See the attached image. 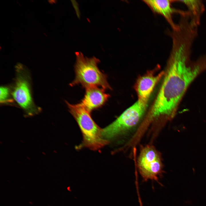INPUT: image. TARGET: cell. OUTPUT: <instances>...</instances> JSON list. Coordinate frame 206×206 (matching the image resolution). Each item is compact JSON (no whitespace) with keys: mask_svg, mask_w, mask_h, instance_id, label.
I'll return each instance as SVG.
<instances>
[{"mask_svg":"<svg viewBox=\"0 0 206 206\" xmlns=\"http://www.w3.org/2000/svg\"><path fill=\"white\" fill-rule=\"evenodd\" d=\"M191 53L182 46L171 49L163 83L148 116L150 120L172 119L189 85L206 70L201 60L191 61Z\"/></svg>","mask_w":206,"mask_h":206,"instance_id":"cell-1","label":"cell"},{"mask_svg":"<svg viewBox=\"0 0 206 206\" xmlns=\"http://www.w3.org/2000/svg\"><path fill=\"white\" fill-rule=\"evenodd\" d=\"M76 60L74 66L75 77L70 84L71 86L80 84L85 88L100 86L105 89H111L107 76L99 69V59L94 56L85 57L80 52L75 53Z\"/></svg>","mask_w":206,"mask_h":206,"instance_id":"cell-2","label":"cell"},{"mask_svg":"<svg viewBox=\"0 0 206 206\" xmlns=\"http://www.w3.org/2000/svg\"><path fill=\"white\" fill-rule=\"evenodd\" d=\"M69 111L74 118L82 131L84 145L93 150L102 148L108 143L102 134V129L92 119L90 112L80 103L73 104L66 101Z\"/></svg>","mask_w":206,"mask_h":206,"instance_id":"cell-3","label":"cell"},{"mask_svg":"<svg viewBox=\"0 0 206 206\" xmlns=\"http://www.w3.org/2000/svg\"><path fill=\"white\" fill-rule=\"evenodd\" d=\"M15 77L11 88L14 101L22 108L27 116L38 114L41 108L35 104L33 100L31 80L29 72L21 64L15 66Z\"/></svg>","mask_w":206,"mask_h":206,"instance_id":"cell-4","label":"cell"},{"mask_svg":"<svg viewBox=\"0 0 206 206\" xmlns=\"http://www.w3.org/2000/svg\"><path fill=\"white\" fill-rule=\"evenodd\" d=\"M148 100L138 99L114 121L102 129L103 138L107 141L114 138L136 126L145 112Z\"/></svg>","mask_w":206,"mask_h":206,"instance_id":"cell-5","label":"cell"},{"mask_svg":"<svg viewBox=\"0 0 206 206\" xmlns=\"http://www.w3.org/2000/svg\"><path fill=\"white\" fill-rule=\"evenodd\" d=\"M137 163L139 172L144 181H158L163 172V165L160 154L153 146L148 145L142 149Z\"/></svg>","mask_w":206,"mask_h":206,"instance_id":"cell-6","label":"cell"},{"mask_svg":"<svg viewBox=\"0 0 206 206\" xmlns=\"http://www.w3.org/2000/svg\"><path fill=\"white\" fill-rule=\"evenodd\" d=\"M145 3L154 12L160 14L165 19L172 29L176 31L179 28L178 24H176L173 19L174 13H177L180 16L189 14L188 11L173 8L172 3L175 1L169 0H144Z\"/></svg>","mask_w":206,"mask_h":206,"instance_id":"cell-7","label":"cell"},{"mask_svg":"<svg viewBox=\"0 0 206 206\" xmlns=\"http://www.w3.org/2000/svg\"><path fill=\"white\" fill-rule=\"evenodd\" d=\"M165 72L158 74L154 71H149L140 77L135 86L138 99H149L156 85L164 76Z\"/></svg>","mask_w":206,"mask_h":206,"instance_id":"cell-8","label":"cell"},{"mask_svg":"<svg viewBox=\"0 0 206 206\" xmlns=\"http://www.w3.org/2000/svg\"><path fill=\"white\" fill-rule=\"evenodd\" d=\"M84 97L80 103L90 112L100 108L107 101L110 95L105 93L104 89L97 87L86 88Z\"/></svg>","mask_w":206,"mask_h":206,"instance_id":"cell-9","label":"cell"},{"mask_svg":"<svg viewBox=\"0 0 206 206\" xmlns=\"http://www.w3.org/2000/svg\"><path fill=\"white\" fill-rule=\"evenodd\" d=\"M176 1L182 3L186 7L191 23L194 26L198 27L200 23L201 17L205 11V6L203 1L200 0Z\"/></svg>","mask_w":206,"mask_h":206,"instance_id":"cell-10","label":"cell"},{"mask_svg":"<svg viewBox=\"0 0 206 206\" xmlns=\"http://www.w3.org/2000/svg\"><path fill=\"white\" fill-rule=\"evenodd\" d=\"M0 102L2 104H10L13 103L11 88L7 86H2L0 88Z\"/></svg>","mask_w":206,"mask_h":206,"instance_id":"cell-11","label":"cell"}]
</instances>
